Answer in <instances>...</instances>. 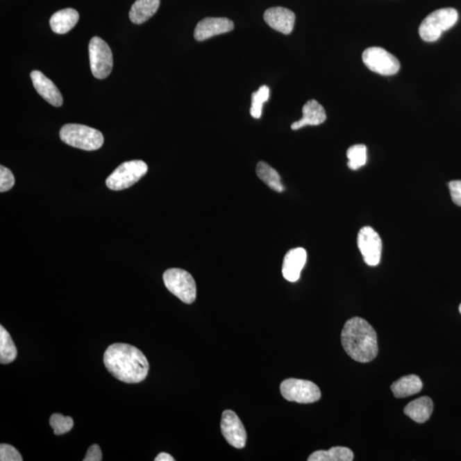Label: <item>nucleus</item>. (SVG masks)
I'll list each match as a JSON object with an SVG mask.
<instances>
[{
  "instance_id": "obj_17",
  "label": "nucleus",
  "mask_w": 461,
  "mask_h": 461,
  "mask_svg": "<svg viewBox=\"0 0 461 461\" xmlns=\"http://www.w3.org/2000/svg\"><path fill=\"white\" fill-rule=\"evenodd\" d=\"M80 19L77 10L72 8L58 11L51 16L50 25L53 31L58 35H65L72 31Z\"/></svg>"
},
{
  "instance_id": "obj_2",
  "label": "nucleus",
  "mask_w": 461,
  "mask_h": 461,
  "mask_svg": "<svg viewBox=\"0 0 461 461\" xmlns=\"http://www.w3.org/2000/svg\"><path fill=\"white\" fill-rule=\"evenodd\" d=\"M341 340L345 352L356 362H370L378 355L377 333L364 319H349L342 330Z\"/></svg>"
},
{
  "instance_id": "obj_4",
  "label": "nucleus",
  "mask_w": 461,
  "mask_h": 461,
  "mask_svg": "<svg viewBox=\"0 0 461 461\" xmlns=\"http://www.w3.org/2000/svg\"><path fill=\"white\" fill-rule=\"evenodd\" d=\"M459 14L455 9L444 8L433 11L419 26V35L426 42H434L442 33L455 25Z\"/></svg>"
},
{
  "instance_id": "obj_5",
  "label": "nucleus",
  "mask_w": 461,
  "mask_h": 461,
  "mask_svg": "<svg viewBox=\"0 0 461 461\" xmlns=\"http://www.w3.org/2000/svg\"><path fill=\"white\" fill-rule=\"evenodd\" d=\"M163 282L167 289L182 302L191 304L196 300V282L187 271L181 269L167 270L163 274Z\"/></svg>"
},
{
  "instance_id": "obj_3",
  "label": "nucleus",
  "mask_w": 461,
  "mask_h": 461,
  "mask_svg": "<svg viewBox=\"0 0 461 461\" xmlns=\"http://www.w3.org/2000/svg\"><path fill=\"white\" fill-rule=\"evenodd\" d=\"M60 139L70 146L88 151L99 150L103 144L101 132L81 124L63 126L60 130Z\"/></svg>"
},
{
  "instance_id": "obj_18",
  "label": "nucleus",
  "mask_w": 461,
  "mask_h": 461,
  "mask_svg": "<svg viewBox=\"0 0 461 461\" xmlns=\"http://www.w3.org/2000/svg\"><path fill=\"white\" fill-rule=\"evenodd\" d=\"M433 412V401L428 396H422L411 401L404 408V414L414 421L425 423Z\"/></svg>"
},
{
  "instance_id": "obj_29",
  "label": "nucleus",
  "mask_w": 461,
  "mask_h": 461,
  "mask_svg": "<svg viewBox=\"0 0 461 461\" xmlns=\"http://www.w3.org/2000/svg\"><path fill=\"white\" fill-rule=\"evenodd\" d=\"M449 187L453 203L461 207V181L449 182Z\"/></svg>"
},
{
  "instance_id": "obj_11",
  "label": "nucleus",
  "mask_w": 461,
  "mask_h": 461,
  "mask_svg": "<svg viewBox=\"0 0 461 461\" xmlns=\"http://www.w3.org/2000/svg\"><path fill=\"white\" fill-rule=\"evenodd\" d=\"M221 433L230 445L236 449L244 448L247 433L243 423L232 410L223 412L221 422Z\"/></svg>"
},
{
  "instance_id": "obj_21",
  "label": "nucleus",
  "mask_w": 461,
  "mask_h": 461,
  "mask_svg": "<svg viewBox=\"0 0 461 461\" xmlns=\"http://www.w3.org/2000/svg\"><path fill=\"white\" fill-rule=\"evenodd\" d=\"M354 453L346 447H333L329 451H318L308 457V461H351Z\"/></svg>"
},
{
  "instance_id": "obj_1",
  "label": "nucleus",
  "mask_w": 461,
  "mask_h": 461,
  "mask_svg": "<svg viewBox=\"0 0 461 461\" xmlns=\"http://www.w3.org/2000/svg\"><path fill=\"white\" fill-rule=\"evenodd\" d=\"M108 371L118 380L126 384H137L146 378L148 360L139 349L126 344L109 346L103 355Z\"/></svg>"
},
{
  "instance_id": "obj_23",
  "label": "nucleus",
  "mask_w": 461,
  "mask_h": 461,
  "mask_svg": "<svg viewBox=\"0 0 461 461\" xmlns=\"http://www.w3.org/2000/svg\"><path fill=\"white\" fill-rule=\"evenodd\" d=\"M17 356V349L10 333L5 327L0 326V362L9 364L14 362Z\"/></svg>"
},
{
  "instance_id": "obj_15",
  "label": "nucleus",
  "mask_w": 461,
  "mask_h": 461,
  "mask_svg": "<svg viewBox=\"0 0 461 461\" xmlns=\"http://www.w3.org/2000/svg\"><path fill=\"white\" fill-rule=\"evenodd\" d=\"M307 262V251L303 248H296L285 255L282 267V274L286 280L296 282L299 280L301 272Z\"/></svg>"
},
{
  "instance_id": "obj_24",
  "label": "nucleus",
  "mask_w": 461,
  "mask_h": 461,
  "mask_svg": "<svg viewBox=\"0 0 461 461\" xmlns=\"http://www.w3.org/2000/svg\"><path fill=\"white\" fill-rule=\"evenodd\" d=\"M348 166L352 170H357L366 165L367 149L364 144H355L347 151Z\"/></svg>"
},
{
  "instance_id": "obj_12",
  "label": "nucleus",
  "mask_w": 461,
  "mask_h": 461,
  "mask_svg": "<svg viewBox=\"0 0 461 461\" xmlns=\"http://www.w3.org/2000/svg\"><path fill=\"white\" fill-rule=\"evenodd\" d=\"M234 28L233 21L226 17H207L196 25L194 37L198 42H204L212 37L229 33Z\"/></svg>"
},
{
  "instance_id": "obj_22",
  "label": "nucleus",
  "mask_w": 461,
  "mask_h": 461,
  "mask_svg": "<svg viewBox=\"0 0 461 461\" xmlns=\"http://www.w3.org/2000/svg\"><path fill=\"white\" fill-rule=\"evenodd\" d=\"M256 174L261 180L269 185V187L277 192L284 191V185H282L280 174L272 167L265 162H258L256 166Z\"/></svg>"
},
{
  "instance_id": "obj_8",
  "label": "nucleus",
  "mask_w": 461,
  "mask_h": 461,
  "mask_svg": "<svg viewBox=\"0 0 461 461\" xmlns=\"http://www.w3.org/2000/svg\"><path fill=\"white\" fill-rule=\"evenodd\" d=\"M280 392L285 400L299 403H313L321 397L318 386L303 379H285L281 383Z\"/></svg>"
},
{
  "instance_id": "obj_30",
  "label": "nucleus",
  "mask_w": 461,
  "mask_h": 461,
  "mask_svg": "<svg viewBox=\"0 0 461 461\" xmlns=\"http://www.w3.org/2000/svg\"><path fill=\"white\" fill-rule=\"evenodd\" d=\"M103 460V455L101 449L99 445H92L88 449L87 455H85L84 461H101Z\"/></svg>"
},
{
  "instance_id": "obj_27",
  "label": "nucleus",
  "mask_w": 461,
  "mask_h": 461,
  "mask_svg": "<svg viewBox=\"0 0 461 461\" xmlns=\"http://www.w3.org/2000/svg\"><path fill=\"white\" fill-rule=\"evenodd\" d=\"M0 460L1 461H22L21 453L16 448L9 444L0 445Z\"/></svg>"
},
{
  "instance_id": "obj_31",
  "label": "nucleus",
  "mask_w": 461,
  "mask_h": 461,
  "mask_svg": "<svg viewBox=\"0 0 461 461\" xmlns=\"http://www.w3.org/2000/svg\"><path fill=\"white\" fill-rule=\"evenodd\" d=\"M156 461H174V459L172 456L169 455L167 453H160L159 455L156 457Z\"/></svg>"
},
{
  "instance_id": "obj_25",
  "label": "nucleus",
  "mask_w": 461,
  "mask_h": 461,
  "mask_svg": "<svg viewBox=\"0 0 461 461\" xmlns=\"http://www.w3.org/2000/svg\"><path fill=\"white\" fill-rule=\"evenodd\" d=\"M270 89L267 85H262L258 91L254 92L251 97V115L255 119L261 118L264 103L269 100Z\"/></svg>"
},
{
  "instance_id": "obj_32",
  "label": "nucleus",
  "mask_w": 461,
  "mask_h": 461,
  "mask_svg": "<svg viewBox=\"0 0 461 461\" xmlns=\"http://www.w3.org/2000/svg\"><path fill=\"white\" fill-rule=\"evenodd\" d=\"M459 310H460V313L461 314V304L460 305Z\"/></svg>"
},
{
  "instance_id": "obj_10",
  "label": "nucleus",
  "mask_w": 461,
  "mask_h": 461,
  "mask_svg": "<svg viewBox=\"0 0 461 461\" xmlns=\"http://www.w3.org/2000/svg\"><path fill=\"white\" fill-rule=\"evenodd\" d=\"M357 245L368 266H378L382 255V240L379 234L371 226H364L357 237Z\"/></svg>"
},
{
  "instance_id": "obj_28",
  "label": "nucleus",
  "mask_w": 461,
  "mask_h": 461,
  "mask_svg": "<svg viewBox=\"0 0 461 461\" xmlns=\"http://www.w3.org/2000/svg\"><path fill=\"white\" fill-rule=\"evenodd\" d=\"M15 178L12 172L6 167H0V192H5L13 187Z\"/></svg>"
},
{
  "instance_id": "obj_26",
  "label": "nucleus",
  "mask_w": 461,
  "mask_h": 461,
  "mask_svg": "<svg viewBox=\"0 0 461 461\" xmlns=\"http://www.w3.org/2000/svg\"><path fill=\"white\" fill-rule=\"evenodd\" d=\"M50 426L54 430V434L57 436L68 433L74 427V420L69 416H63L60 414H54L51 416Z\"/></svg>"
},
{
  "instance_id": "obj_9",
  "label": "nucleus",
  "mask_w": 461,
  "mask_h": 461,
  "mask_svg": "<svg viewBox=\"0 0 461 461\" xmlns=\"http://www.w3.org/2000/svg\"><path fill=\"white\" fill-rule=\"evenodd\" d=\"M362 60L371 72L382 76H393L401 67L399 59L381 47L368 48L362 54Z\"/></svg>"
},
{
  "instance_id": "obj_20",
  "label": "nucleus",
  "mask_w": 461,
  "mask_h": 461,
  "mask_svg": "<svg viewBox=\"0 0 461 461\" xmlns=\"http://www.w3.org/2000/svg\"><path fill=\"white\" fill-rule=\"evenodd\" d=\"M423 388L421 379L417 375H408L394 382L392 385V390L394 396L397 399H404V397L415 395Z\"/></svg>"
},
{
  "instance_id": "obj_19",
  "label": "nucleus",
  "mask_w": 461,
  "mask_h": 461,
  "mask_svg": "<svg viewBox=\"0 0 461 461\" xmlns=\"http://www.w3.org/2000/svg\"><path fill=\"white\" fill-rule=\"evenodd\" d=\"M160 0H137L129 11V18L133 24H142L157 12Z\"/></svg>"
},
{
  "instance_id": "obj_6",
  "label": "nucleus",
  "mask_w": 461,
  "mask_h": 461,
  "mask_svg": "<svg viewBox=\"0 0 461 461\" xmlns=\"http://www.w3.org/2000/svg\"><path fill=\"white\" fill-rule=\"evenodd\" d=\"M148 172L146 162L140 160L125 162L118 167L106 180L108 188L113 191H121L131 187Z\"/></svg>"
},
{
  "instance_id": "obj_16",
  "label": "nucleus",
  "mask_w": 461,
  "mask_h": 461,
  "mask_svg": "<svg viewBox=\"0 0 461 461\" xmlns=\"http://www.w3.org/2000/svg\"><path fill=\"white\" fill-rule=\"evenodd\" d=\"M326 120V114L324 108L316 100L311 99L303 106L302 119L294 122L292 129L299 130L306 126L321 125Z\"/></svg>"
},
{
  "instance_id": "obj_7",
  "label": "nucleus",
  "mask_w": 461,
  "mask_h": 461,
  "mask_svg": "<svg viewBox=\"0 0 461 461\" xmlns=\"http://www.w3.org/2000/svg\"><path fill=\"white\" fill-rule=\"evenodd\" d=\"M88 50L92 74L97 79H106L113 69V55L109 44L99 37H94Z\"/></svg>"
},
{
  "instance_id": "obj_14",
  "label": "nucleus",
  "mask_w": 461,
  "mask_h": 461,
  "mask_svg": "<svg viewBox=\"0 0 461 461\" xmlns=\"http://www.w3.org/2000/svg\"><path fill=\"white\" fill-rule=\"evenodd\" d=\"M31 76L35 90L46 101L55 107L62 106L63 99L61 92L49 78L39 70H33Z\"/></svg>"
},
{
  "instance_id": "obj_13",
  "label": "nucleus",
  "mask_w": 461,
  "mask_h": 461,
  "mask_svg": "<svg viewBox=\"0 0 461 461\" xmlns=\"http://www.w3.org/2000/svg\"><path fill=\"white\" fill-rule=\"evenodd\" d=\"M264 20L274 31L290 35L293 31L296 16L293 11L284 7H273L265 11Z\"/></svg>"
}]
</instances>
